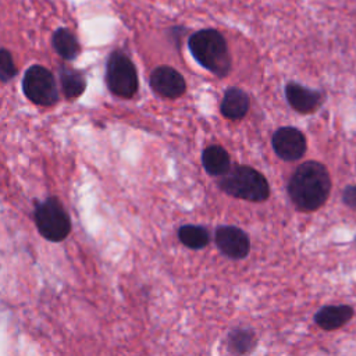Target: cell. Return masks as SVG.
Instances as JSON below:
<instances>
[{
	"label": "cell",
	"mask_w": 356,
	"mask_h": 356,
	"mask_svg": "<svg viewBox=\"0 0 356 356\" xmlns=\"http://www.w3.org/2000/svg\"><path fill=\"white\" fill-rule=\"evenodd\" d=\"M285 95L291 107L302 114L316 111L324 99L321 92L305 88L295 82H289L285 86Z\"/></svg>",
	"instance_id": "30bf717a"
},
{
	"label": "cell",
	"mask_w": 356,
	"mask_h": 356,
	"mask_svg": "<svg viewBox=\"0 0 356 356\" xmlns=\"http://www.w3.org/2000/svg\"><path fill=\"white\" fill-rule=\"evenodd\" d=\"M271 145L277 156L285 161L299 160L306 152V138L293 127H282L273 135Z\"/></svg>",
	"instance_id": "52a82bcc"
},
{
	"label": "cell",
	"mask_w": 356,
	"mask_h": 356,
	"mask_svg": "<svg viewBox=\"0 0 356 356\" xmlns=\"http://www.w3.org/2000/svg\"><path fill=\"white\" fill-rule=\"evenodd\" d=\"M342 200L348 207L356 210V185H350L345 188L342 193Z\"/></svg>",
	"instance_id": "d6986e66"
},
{
	"label": "cell",
	"mask_w": 356,
	"mask_h": 356,
	"mask_svg": "<svg viewBox=\"0 0 356 356\" xmlns=\"http://www.w3.org/2000/svg\"><path fill=\"white\" fill-rule=\"evenodd\" d=\"M178 238L182 245H185L189 249H203L207 246L210 241L209 231L202 225H182L178 229Z\"/></svg>",
	"instance_id": "9a60e30c"
},
{
	"label": "cell",
	"mask_w": 356,
	"mask_h": 356,
	"mask_svg": "<svg viewBox=\"0 0 356 356\" xmlns=\"http://www.w3.org/2000/svg\"><path fill=\"white\" fill-rule=\"evenodd\" d=\"M17 74L15 64L13 61V56L8 50L1 49L0 50V79L3 82L10 81Z\"/></svg>",
	"instance_id": "ac0fdd59"
},
{
	"label": "cell",
	"mask_w": 356,
	"mask_h": 356,
	"mask_svg": "<svg viewBox=\"0 0 356 356\" xmlns=\"http://www.w3.org/2000/svg\"><path fill=\"white\" fill-rule=\"evenodd\" d=\"M249 108V99L246 93L238 88H229L221 102V113L228 120L242 118Z\"/></svg>",
	"instance_id": "7c38bea8"
},
{
	"label": "cell",
	"mask_w": 356,
	"mask_h": 356,
	"mask_svg": "<svg viewBox=\"0 0 356 356\" xmlns=\"http://www.w3.org/2000/svg\"><path fill=\"white\" fill-rule=\"evenodd\" d=\"M227 346L234 355L243 356L256 346V335L250 328L236 327L228 332Z\"/></svg>",
	"instance_id": "5bb4252c"
},
{
	"label": "cell",
	"mask_w": 356,
	"mask_h": 356,
	"mask_svg": "<svg viewBox=\"0 0 356 356\" xmlns=\"http://www.w3.org/2000/svg\"><path fill=\"white\" fill-rule=\"evenodd\" d=\"M218 186L225 193L249 202H264L270 195V186L264 175L248 165L229 168L218 181Z\"/></svg>",
	"instance_id": "3957f363"
},
{
	"label": "cell",
	"mask_w": 356,
	"mask_h": 356,
	"mask_svg": "<svg viewBox=\"0 0 356 356\" xmlns=\"http://www.w3.org/2000/svg\"><path fill=\"white\" fill-rule=\"evenodd\" d=\"M61 86L65 97L74 99L78 97L85 90V78L81 72L70 68H61L60 72Z\"/></svg>",
	"instance_id": "e0dca14e"
},
{
	"label": "cell",
	"mask_w": 356,
	"mask_h": 356,
	"mask_svg": "<svg viewBox=\"0 0 356 356\" xmlns=\"http://www.w3.org/2000/svg\"><path fill=\"white\" fill-rule=\"evenodd\" d=\"M150 86L157 95L168 99L179 97L186 89L182 75L168 65H161L153 70L150 74Z\"/></svg>",
	"instance_id": "9c48e42d"
},
{
	"label": "cell",
	"mask_w": 356,
	"mask_h": 356,
	"mask_svg": "<svg viewBox=\"0 0 356 356\" xmlns=\"http://www.w3.org/2000/svg\"><path fill=\"white\" fill-rule=\"evenodd\" d=\"M214 241L220 252L234 260L245 259L250 249V242L245 231L234 225H221L216 229Z\"/></svg>",
	"instance_id": "ba28073f"
},
{
	"label": "cell",
	"mask_w": 356,
	"mask_h": 356,
	"mask_svg": "<svg viewBox=\"0 0 356 356\" xmlns=\"http://www.w3.org/2000/svg\"><path fill=\"white\" fill-rule=\"evenodd\" d=\"M189 50L195 60L206 70L218 76L231 71V56L225 39L216 29H202L188 40Z\"/></svg>",
	"instance_id": "7a4b0ae2"
},
{
	"label": "cell",
	"mask_w": 356,
	"mask_h": 356,
	"mask_svg": "<svg viewBox=\"0 0 356 356\" xmlns=\"http://www.w3.org/2000/svg\"><path fill=\"white\" fill-rule=\"evenodd\" d=\"M35 222L42 236L51 242L65 239L71 231L70 217L61 203L54 197H49L38 204L35 210Z\"/></svg>",
	"instance_id": "277c9868"
},
{
	"label": "cell",
	"mask_w": 356,
	"mask_h": 356,
	"mask_svg": "<svg viewBox=\"0 0 356 356\" xmlns=\"http://www.w3.org/2000/svg\"><path fill=\"white\" fill-rule=\"evenodd\" d=\"M54 50L65 60H72L79 51V44L75 36L65 28H60L53 35Z\"/></svg>",
	"instance_id": "2e32d148"
},
{
	"label": "cell",
	"mask_w": 356,
	"mask_h": 356,
	"mask_svg": "<svg viewBox=\"0 0 356 356\" xmlns=\"http://www.w3.org/2000/svg\"><path fill=\"white\" fill-rule=\"evenodd\" d=\"M353 317V307L348 305L324 306L314 314V323L325 330L332 331L343 327Z\"/></svg>",
	"instance_id": "8fae6325"
},
{
	"label": "cell",
	"mask_w": 356,
	"mask_h": 356,
	"mask_svg": "<svg viewBox=\"0 0 356 356\" xmlns=\"http://www.w3.org/2000/svg\"><path fill=\"white\" fill-rule=\"evenodd\" d=\"M202 161H203V167L204 170L210 174V175H224L225 172H228L231 161H229V154L227 153V150L218 145H213L209 146L203 150L202 154Z\"/></svg>",
	"instance_id": "4fadbf2b"
},
{
	"label": "cell",
	"mask_w": 356,
	"mask_h": 356,
	"mask_svg": "<svg viewBox=\"0 0 356 356\" xmlns=\"http://www.w3.org/2000/svg\"><path fill=\"white\" fill-rule=\"evenodd\" d=\"M331 192V178L327 168L314 161L300 164L288 184V193L296 209L313 211L321 207Z\"/></svg>",
	"instance_id": "6da1fadb"
},
{
	"label": "cell",
	"mask_w": 356,
	"mask_h": 356,
	"mask_svg": "<svg viewBox=\"0 0 356 356\" xmlns=\"http://www.w3.org/2000/svg\"><path fill=\"white\" fill-rule=\"evenodd\" d=\"M22 88L26 97L39 106H51L58 100L56 79L42 65H33L26 70Z\"/></svg>",
	"instance_id": "8992f818"
},
{
	"label": "cell",
	"mask_w": 356,
	"mask_h": 356,
	"mask_svg": "<svg viewBox=\"0 0 356 356\" xmlns=\"http://www.w3.org/2000/svg\"><path fill=\"white\" fill-rule=\"evenodd\" d=\"M106 81L108 89L120 97H132L138 90V75L135 65L121 51H114L107 61Z\"/></svg>",
	"instance_id": "5b68a950"
}]
</instances>
